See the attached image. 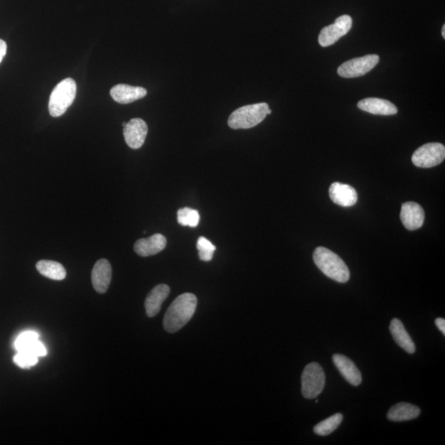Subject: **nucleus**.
<instances>
[{
    "mask_svg": "<svg viewBox=\"0 0 445 445\" xmlns=\"http://www.w3.org/2000/svg\"><path fill=\"white\" fill-rule=\"evenodd\" d=\"M421 409L407 402H400L392 407L387 417L392 422H406L420 416Z\"/></svg>",
    "mask_w": 445,
    "mask_h": 445,
    "instance_id": "nucleus-20",
    "label": "nucleus"
},
{
    "mask_svg": "<svg viewBox=\"0 0 445 445\" xmlns=\"http://www.w3.org/2000/svg\"><path fill=\"white\" fill-rule=\"evenodd\" d=\"M400 218L407 230H417L424 224L425 212L422 207L416 203H406L402 205Z\"/></svg>",
    "mask_w": 445,
    "mask_h": 445,
    "instance_id": "nucleus-11",
    "label": "nucleus"
},
{
    "mask_svg": "<svg viewBox=\"0 0 445 445\" xmlns=\"http://www.w3.org/2000/svg\"><path fill=\"white\" fill-rule=\"evenodd\" d=\"M39 335L36 332H25L15 341V348L19 353H28L37 357L48 355V350L43 343L38 340Z\"/></svg>",
    "mask_w": 445,
    "mask_h": 445,
    "instance_id": "nucleus-10",
    "label": "nucleus"
},
{
    "mask_svg": "<svg viewBox=\"0 0 445 445\" xmlns=\"http://www.w3.org/2000/svg\"><path fill=\"white\" fill-rule=\"evenodd\" d=\"M124 137L127 146L133 149L143 146L148 134V126L141 118H134L124 127Z\"/></svg>",
    "mask_w": 445,
    "mask_h": 445,
    "instance_id": "nucleus-9",
    "label": "nucleus"
},
{
    "mask_svg": "<svg viewBox=\"0 0 445 445\" xmlns=\"http://www.w3.org/2000/svg\"><path fill=\"white\" fill-rule=\"evenodd\" d=\"M333 363L338 369L344 379L351 385L358 386L361 384V372L354 362L343 355L336 354L333 357Z\"/></svg>",
    "mask_w": 445,
    "mask_h": 445,
    "instance_id": "nucleus-15",
    "label": "nucleus"
},
{
    "mask_svg": "<svg viewBox=\"0 0 445 445\" xmlns=\"http://www.w3.org/2000/svg\"><path fill=\"white\" fill-rule=\"evenodd\" d=\"M313 261L320 271L333 281L339 283L348 282L350 274L349 268L335 252L323 247L316 248Z\"/></svg>",
    "mask_w": 445,
    "mask_h": 445,
    "instance_id": "nucleus-2",
    "label": "nucleus"
},
{
    "mask_svg": "<svg viewBox=\"0 0 445 445\" xmlns=\"http://www.w3.org/2000/svg\"><path fill=\"white\" fill-rule=\"evenodd\" d=\"M343 421V414L336 413L335 415L326 419V420L321 422L318 424V425H316L313 428V431L318 434V436H327L328 434L335 431Z\"/></svg>",
    "mask_w": 445,
    "mask_h": 445,
    "instance_id": "nucleus-22",
    "label": "nucleus"
},
{
    "mask_svg": "<svg viewBox=\"0 0 445 445\" xmlns=\"http://www.w3.org/2000/svg\"><path fill=\"white\" fill-rule=\"evenodd\" d=\"M77 93V85L70 77L62 80L56 85L49 100V112L53 117L64 115L74 102Z\"/></svg>",
    "mask_w": 445,
    "mask_h": 445,
    "instance_id": "nucleus-4",
    "label": "nucleus"
},
{
    "mask_svg": "<svg viewBox=\"0 0 445 445\" xmlns=\"http://www.w3.org/2000/svg\"><path fill=\"white\" fill-rule=\"evenodd\" d=\"M390 329L393 339L401 348L409 354L415 353L416 345L400 319H392Z\"/></svg>",
    "mask_w": 445,
    "mask_h": 445,
    "instance_id": "nucleus-19",
    "label": "nucleus"
},
{
    "mask_svg": "<svg viewBox=\"0 0 445 445\" xmlns=\"http://www.w3.org/2000/svg\"><path fill=\"white\" fill-rule=\"evenodd\" d=\"M198 307V299L193 294H181L174 300L165 313L163 327L168 333L178 332L189 322Z\"/></svg>",
    "mask_w": 445,
    "mask_h": 445,
    "instance_id": "nucleus-1",
    "label": "nucleus"
},
{
    "mask_svg": "<svg viewBox=\"0 0 445 445\" xmlns=\"http://www.w3.org/2000/svg\"><path fill=\"white\" fill-rule=\"evenodd\" d=\"M113 100L120 104H128L134 101L141 100L147 95V90L141 87H134L128 85H117L111 90Z\"/></svg>",
    "mask_w": 445,
    "mask_h": 445,
    "instance_id": "nucleus-16",
    "label": "nucleus"
},
{
    "mask_svg": "<svg viewBox=\"0 0 445 445\" xmlns=\"http://www.w3.org/2000/svg\"><path fill=\"white\" fill-rule=\"evenodd\" d=\"M436 324L439 331L445 335V320L442 318H438L436 320Z\"/></svg>",
    "mask_w": 445,
    "mask_h": 445,
    "instance_id": "nucleus-27",
    "label": "nucleus"
},
{
    "mask_svg": "<svg viewBox=\"0 0 445 445\" xmlns=\"http://www.w3.org/2000/svg\"><path fill=\"white\" fill-rule=\"evenodd\" d=\"M301 381L303 396L308 400L317 397L325 386L326 377L322 366L315 362L309 364L303 371Z\"/></svg>",
    "mask_w": 445,
    "mask_h": 445,
    "instance_id": "nucleus-5",
    "label": "nucleus"
},
{
    "mask_svg": "<svg viewBox=\"0 0 445 445\" xmlns=\"http://www.w3.org/2000/svg\"><path fill=\"white\" fill-rule=\"evenodd\" d=\"M353 27V18L349 15H343L335 20L332 25L325 27L321 31L318 43L323 48L332 45L343 36L348 34Z\"/></svg>",
    "mask_w": 445,
    "mask_h": 445,
    "instance_id": "nucleus-8",
    "label": "nucleus"
},
{
    "mask_svg": "<svg viewBox=\"0 0 445 445\" xmlns=\"http://www.w3.org/2000/svg\"><path fill=\"white\" fill-rule=\"evenodd\" d=\"M36 267L41 275L54 281H63L66 277L65 267L57 262L41 260L37 263Z\"/></svg>",
    "mask_w": 445,
    "mask_h": 445,
    "instance_id": "nucleus-21",
    "label": "nucleus"
},
{
    "mask_svg": "<svg viewBox=\"0 0 445 445\" xmlns=\"http://www.w3.org/2000/svg\"><path fill=\"white\" fill-rule=\"evenodd\" d=\"M380 56L377 55H368L359 58H355L345 62L338 70L341 77H357L368 74L379 63Z\"/></svg>",
    "mask_w": 445,
    "mask_h": 445,
    "instance_id": "nucleus-7",
    "label": "nucleus"
},
{
    "mask_svg": "<svg viewBox=\"0 0 445 445\" xmlns=\"http://www.w3.org/2000/svg\"><path fill=\"white\" fill-rule=\"evenodd\" d=\"M14 362L20 368L29 369L38 364V357L28 353H19L18 351L14 357Z\"/></svg>",
    "mask_w": 445,
    "mask_h": 445,
    "instance_id": "nucleus-25",
    "label": "nucleus"
},
{
    "mask_svg": "<svg viewBox=\"0 0 445 445\" xmlns=\"http://www.w3.org/2000/svg\"><path fill=\"white\" fill-rule=\"evenodd\" d=\"M360 110L374 115L392 116L397 113V108L390 101L380 98L370 97L361 100L358 103Z\"/></svg>",
    "mask_w": 445,
    "mask_h": 445,
    "instance_id": "nucleus-17",
    "label": "nucleus"
},
{
    "mask_svg": "<svg viewBox=\"0 0 445 445\" xmlns=\"http://www.w3.org/2000/svg\"><path fill=\"white\" fill-rule=\"evenodd\" d=\"M269 109L266 102L242 107L231 114L227 125L234 130L254 127L267 117Z\"/></svg>",
    "mask_w": 445,
    "mask_h": 445,
    "instance_id": "nucleus-3",
    "label": "nucleus"
},
{
    "mask_svg": "<svg viewBox=\"0 0 445 445\" xmlns=\"http://www.w3.org/2000/svg\"><path fill=\"white\" fill-rule=\"evenodd\" d=\"M167 246V240L162 235L156 234L147 239L138 240L134 243V250L139 256L150 257L158 254Z\"/></svg>",
    "mask_w": 445,
    "mask_h": 445,
    "instance_id": "nucleus-14",
    "label": "nucleus"
},
{
    "mask_svg": "<svg viewBox=\"0 0 445 445\" xmlns=\"http://www.w3.org/2000/svg\"><path fill=\"white\" fill-rule=\"evenodd\" d=\"M200 219L199 212L193 209L183 208L178 212V224L183 226L198 227Z\"/></svg>",
    "mask_w": 445,
    "mask_h": 445,
    "instance_id": "nucleus-23",
    "label": "nucleus"
},
{
    "mask_svg": "<svg viewBox=\"0 0 445 445\" xmlns=\"http://www.w3.org/2000/svg\"><path fill=\"white\" fill-rule=\"evenodd\" d=\"M7 53V44L4 41L0 39V63L4 59L5 55Z\"/></svg>",
    "mask_w": 445,
    "mask_h": 445,
    "instance_id": "nucleus-26",
    "label": "nucleus"
},
{
    "mask_svg": "<svg viewBox=\"0 0 445 445\" xmlns=\"http://www.w3.org/2000/svg\"><path fill=\"white\" fill-rule=\"evenodd\" d=\"M445 159V147L441 143L424 144L414 152L412 161L415 166L429 168L441 164Z\"/></svg>",
    "mask_w": 445,
    "mask_h": 445,
    "instance_id": "nucleus-6",
    "label": "nucleus"
},
{
    "mask_svg": "<svg viewBox=\"0 0 445 445\" xmlns=\"http://www.w3.org/2000/svg\"><path fill=\"white\" fill-rule=\"evenodd\" d=\"M329 195L335 204L343 207L353 206L358 200V195L353 186L340 183L330 186Z\"/></svg>",
    "mask_w": 445,
    "mask_h": 445,
    "instance_id": "nucleus-13",
    "label": "nucleus"
},
{
    "mask_svg": "<svg viewBox=\"0 0 445 445\" xmlns=\"http://www.w3.org/2000/svg\"><path fill=\"white\" fill-rule=\"evenodd\" d=\"M199 252V257L201 261L210 262L214 257L216 247L212 245V242L204 237H200L196 243Z\"/></svg>",
    "mask_w": 445,
    "mask_h": 445,
    "instance_id": "nucleus-24",
    "label": "nucleus"
},
{
    "mask_svg": "<svg viewBox=\"0 0 445 445\" xmlns=\"http://www.w3.org/2000/svg\"><path fill=\"white\" fill-rule=\"evenodd\" d=\"M442 36H443V38H445V25L443 26Z\"/></svg>",
    "mask_w": 445,
    "mask_h": 445,
    "instance_id": "nucleus-28",
    "label": "nucleus"
},
{
    "mask_svg": "<svg viewBox=\"0 0 445 445\" xmlns=\"http://www.w3.org/2000/svg\"><path fill=\"white\" fill-rule=\"evenodd\" d=\"M169 293V286L164 284H159L149 292L146 302H144L148 317L154 318L159 313L162 304L168 298Z\"/></svg>",
    "mask_w": 445,
    "mask_h": 445,
    "instance_id": "nucleus-18",
    "label": "nucleus"
},
{
    "mask_svg": "<svg viewBox=\"0 0 445 445\" xmlns=\"http://www.w3.org/2000/svg\"><path fill=\"white\" fill-rule=\"evenodd\" d=\"M112 267L106 259L97 261L92 272V283L95 291L104 294L109 288L112 281Z\"/></svg>",
    "mask_w": 445,
    "mask_h": 445,
    "instance_id": "nucleus-12",
    "label": "nucleus"
}]
</instances>
